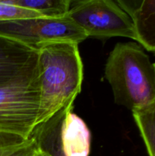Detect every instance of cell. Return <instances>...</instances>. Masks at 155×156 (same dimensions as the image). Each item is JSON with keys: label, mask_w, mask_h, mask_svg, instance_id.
I'll return each mask as SVG.
<instances>
[{"label": "cell", "mask_w": 155, "mask_h": 156, "mask_svg": "<svg viewBox=\"0 0 155 156\" xmlns=\"http://www.w3.org/2000/svg\"><path fill=\"white\" fill-rule=\"evenodd\" d=\"M83 76V63L76 43H56L38 50L40 109L36 126L64 108L73 107L81 92Z\"/></svg>", "instance_id": "1"}, {"label": "cell", "mask_w": 155, "mask_h": 156, "mask_svg": "<svg viewBox=\"0 0 155 156\" xmlns=\"http://www.w3.org/2000/svg\"><path fill=\"white\" fill-rule=\"evenodd\" d=\"M115 104L132 112L155 108V66L135 43L117 44L105 66Z\"/></svg>", "instance_id": "2"}, {"label": "cell", "mask_w": 155, "mask_h": 156, "mask_svg": "<svg viewBox=\"0 0 155 156\" xmlns=\"http://www.w3.org/2000/svg\"><path fill=\"white\" fill-rule=\"evenodd\" d=\"M40 109L39 79L0 86V135L29 139L37 126Z\"/></svg>", "instance_id": "3"}, {"label": "cell", "mask_w": 155, "mask_h": 156, "mask_svg": "<svg viewBox=\"0 0 155 156\" xmlns=\"http://www.w3.org/2000/svg\"><path fill=\"white\" fill-rule=\"evenodd\" d=\"M0 34L37 51L49 44L60 42L79 44L88 38L68 15L3 21L0 22Z\"/></svg>", "instance_id": "4"}, {"label": "cell", "mask_w": 155, "mask_h": 156, "mask_svg": "<svg viewBox=\"0 0 155 156\" xmlns=\"http://www.w3.org/2000/svg\"><path fill=\"white\" fill-rule=\"evenodd\" d=\"M68 15L81 27L88 37H122L136 41L132 19L117 2L71 1Z\"/></svg>", "instance_id": "5"}, {"label": "cell", "mask_w": 155, "mask_h": 156, "mask_svg": "<svg viewBox=\"0 0 155 156\" xmlns=\"http://www.w3.org/2000/svg\"><path fill=\"white\" fill-rule=\"evenodd\" d=\"M37 79V50L0 34V86Z\"/></svg>", "instance_id": "6"}, {"label": "cell", "mask_w": 155, "mask_h": 156, "mask_svg": "<svg viewBox=\"0 0 155 156\" xmlns=\"http://www.w3.org/2000/svg\"><path fill=\"white\" fill-rule=\"evenodd\" d=\"M117 3L132 19L137 42L155 53V0H119Z\"/></svg>", "instance_id": "7"}, {"label": "cell", "mask_w": 155, "mask_h": 156, "mask_svg": "<svg viewBox=\"0 0 155 156\" xmlns=\"http://www.w3.org/2000/svg\"><path fill=\"white\" fill-rule=\"evenodd\" d=\"M62 149L65 156H88L91 133L84 120L71 111L65 116L61 131Z\"/></svg>", "instance_id": "8"}, {"label": "cell", "mask_w": 155, "mask_h": 156, "mask_svg": "<svg viewBox=\"0 0 155 156\" xmlns=\"http://www.w3.org/2000/svg\"><path fill=\"white\" fill-rule=\"evenodd\" d=\"M72 108H64L50 120L36 126L31 136L40 149L51 156H65L62 149L61 131L65 116Z\"/></svg>", "instance_id": "9"}, {"label": "cell", "mask_w": 155, "mask_h": 156, "mask_svg": "<svg viewBox=\"0 0 155 156\" xmlns=\"http://www.w3.org/2000/svg\"><path fill=\"white\" fill-rule=\"evenodd\" d=\"M12 4L37 12L43 17H63L68 15L70 0H9Z\"/></svg>", "instance_id": "10"}, {"label": "cell", "mask_w": 155, "mask_h": 156, "mask_svg": "<svg viewBox=\"0 0 155 156\" xmlns=\"http://www.w3.org/2000/svg\"><path fill=\"white\" fill-rule=\"evenodd\" d=\"M149 156H155V108L132 112Z\"/></svg>", "instance_id": "11"}, {"label": "cell", "mask_w": 155, "mask_h": 156, "mask_svg": "<svg viewBox=\"0 0 155 156\" xmlns=\"http://www.w3.org/2000/svg\"><path fill=\"white\" fill-rule=\"evenodd\" d=\"M37 145L33 136L22 140L0 135V156H34Z\"/></svg>", "instance_id": "12"}, {"label": "cell", "mask_w": 155, "mask_h": 156, "mask_svg": "<svg viewBox=\"0 0 155 156\" xmlns=\"http://www.w3.org/2000/svg\"><path fill=\"white\" fill-rule=\"evenodd\" d=\"M36 17L43 16L33 11L15 5L9 0H0V22Z\"/></svg>", "instance_id": "13"}, {"label": "cell", "mask_w": 155, "mask_h": 156, "mask_svg": "<svg viewBox=\"0 0 155 156\" xmlns=\"http://www.w3.org/2000/svg\"><path fill=\"white\" fill-rule=\"evenodd\" d=\"M34 156H51V155H49L47 152H44V151L41 150V149H40L39 148H37V150H36V152H35Z\"/></svg>", "instance_id": "14"}, {"label": "cell", "mask_w": 155, "mask_h": 156, "mask_svg": "<svg viewBox=\"0 0 155 156\" xmlns=\"http://www.w3.org/2000/svg\"><path fill=\"white\" fill-rule=\"evenodd\" d=\"M154 66H155V63H154Z\"/></svg>", "instance_id": "15"}]
</instances>
